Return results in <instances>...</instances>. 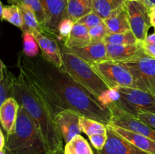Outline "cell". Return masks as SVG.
Wrapping results in <instances>:
<instances>
[{"mask_svg": "<svg viewBox=\"0 0 155 154\" xmlns=\"http://www.w3.org/2000/svg\"><path fill=\"white\" fill-rule=\"evenodd\" d=\"M17 66L53 117L60 112L71 110L105 125L109 124L108 107H103L64 69L48 62L42 54L30 57L19 52Z\"/></svg>", "mask_w": 155, "mask_h": 154, "instance_id": "obj_1", "label": "cell"}, {"mask_svg": "<svg viewBox=\"0 0 155 154\" xmlns=\"http://www.w3.org/2000/svg\"><path fill=\"white\" fill-rule=\"evenodd\" d=\"M11 97L18 101L37 125L46 153L64 154V142L54 117L21 72L12 80Z\"/></svg>", "mask_w": 155, "mask_h": 154, "instance_id": "obj_2", "label": "cell"}, {"mask_svg": "<svg viewBox=\"0 0 155 154\" xmlns=\"http://www.w3.org/2000/svg\"><path fill=\"white\" fill-rule=\"evenodd\" d=\"M4 150L6 154H47L37 125L21 106L13 131L7 134Z\"/></svg>", "mask_w": 155, "mask_h": 154, "instance_id": "obj_3", "label": "cell"}, {"mask_svg": "<svg viewBox=\"0 0 155 154\" xmlns=\"http://www.w3.org/2000/svg\"><path fill=\"white\" fill-rule=\"evenodd\" d=\"M60 47L64 63L62 69L101 104V100L110 90V87L89 63L78 56L65 51L61 45Z\"/></svg>", "mask_w": 155, "mask_h": 154, "instance_id": "obj_4", "label": "cell"}, {"mask_svg": "<svg viewBox=\"0 0 155 154\" xmlns=\"http://www.w3.org/2000/svg\"><path fill=\"white\" fill-rule=\"evenodd\" d=\"M120 98L114 104L134 117L142 113L155 114V95L133 88L116 87Z\"/></svg>", "mask_w": 155, "mask_h": 154, "instance_id": "obj_5", "label": "cell"}, {"mask_svg": "<svg viewBox=\"0 0 155 154\" xmlns=\"http://www.w3.org/2000/svg\"><path fill=\"white\" fill-rule=\"evenodd\" d=\"M130 71L134 77L136 88L155 95V59L145 52L138 57L119 62Z\"/></svg>", "mask_w": 155, "mask_h": 154, "instance_id": "obj_6", "label": "cell"}, {"mask_svg": "<svg viewBox=\"0 0 155 154\" xmlns=\"http://www.w3.org/2000/svg\"><path fill=\"white\" fill-rule=\"evenodd\" d=\"M90 65L110 88H114L117 86L136 88L133 74L122 63L113 60H105L90 63Z\"/></svg>", "mask_w": 155, "mask_h": 154, "instance_id": "obj_7", "label": "cell"}, {"mask_svg": "<svg viewBox=\"0 0 155 154\" xmlns=\"http://www.w3.org/2000/svg\"><path fill=\"white\" fill-rule=\"evenodd\" d=\"M130 30L138 41L143 42L151 27L149 10L141 1H126Z\"/></svg>", "mask_w": 155, "mask_h": 154, "instance_id": "obj_8", "label": "cell"}, {"mask_svg": "<svg viewBox=\"0 0 155 154\" xmlns=\"http://www.w3.org/2000/svg\"><path fill=\"white\" fill-rule=\"evenodd\" d=\"M107 107L110 113V120L109 124L142 134L155 140V129L154 128L132 115L123 111L114 103L109 104Z\"/></svg>", "mask_w": 155, "mask_h": 154, "instance_id": "obj_9", "label": "cell"}, {"mask_svg": "<svg viewBox=\"0 0 155 154\" xmlns=\"http://www.w3.org/2000/svg\"><path fill=\"white\" fill-rule=\"evenodd\" d=\"M81 115L71 110L60 112L54 116V122L58 129L63 142L68 143L73 137L81 134L80 125Z\"/></svg>", "mask_w": 155, "mask_h": 154, "instance_id": "obj_10", "label": "cell"}, {"mask_svg": "<svg viewBox=\"0 0 155 154\" xmlns=\"http://www.w3.org/2000/svg\"><path fill=\"white\" fill-rule=\"evenodd\" d=\"M107 126V140L104 147L94 154H149L141 150Z\"/></svg>", "mask_w": 155, "mask_h": 154, "instance_id": "obj_11", "label": "cell"}, {"mask_svg": "<svg viewBox=\"0 0 155 154\" xmlns=\"http://www.w3.org/2000/svg\"><path fill=\"white\" fill-rule=\"evenodd\" d=\"M32 34L39 44L42 57L54 66L63 67L61 49L58 39L54 36L39 31L33 32Z\"/></svg>", "mask_w": 155, "mask_h": 154, "instance_id": "obj_12", "label": "cell"}, {"mask_svg": "<svg viewBox=\"0 0 155 154\" xmlns=\"http://www.w3.org/2000/svg\"><path fill=\"white\" fill-rule=\"evenodd\" d=\"M48 18V28L51 36L58 39L59 23L66 17L68 0H39Z\"/></svg>", "mask_w": 155, "mask_h": 154, "instance_id": "obj_13", "label": "cell"}, {"mask_svg": "<svg viewBox=\"0 0 155 154\" xmlns=\"http://www.w3.org/2000/svg\"><path fill=\"white\" fill-rule=\"evenodd\" d=\"M61 46L65 51L78 56L89 64L92 63L109 60L106 45L104 42L90 43L89 45L81 48H77V47L69 48H65L63 44H61Z\"/></svg>", "mask_w": 155, "mask_h": 154, "instance_id": "obj_14", "label": "cell"}, {"mask_svg": "<svg viewBox=\"0 0 155 154\" xmlns=\"http://www.w3.org/2000/svg\"><path fill=\"white\" fill-rule=\"evenodd\" d=\"M105 45L109 60L116 62L132 60L144 52L142 42H140L134 45Z\"/></svg>", "mask_w": 155, "mask_h": 154, "instance_id": "obj_15", "label": "cell"}, {"mask_svg": "<svg viewBox=\"0 0 155 154\" xmlns=\"http://www.w3.org/2000/svg\"><path fill=\"white\" fill-rule=\"evenodd\" d=\"M107 125L117 134L133 143L134 146L140 149L141 150L148 152L149 154H155V140L148 138L142 134L124 129V128L111 125V124H108Z\"/></svg>", "mask_w": 155, "mask_h": 154, "instance_id": "obj_16", "label": "cell"}, {"mask_svg": "<svg viewBox=\"0 0 155 154\" xmlns=\"http://www.w3.org/2000/svg\"><path fill=\"white\" fill-rule=\"evenodd\" d=\"M19 107L18 101L12 97L8 98L0 107V125L7 134L13 131Z\"/></svg>", "mask_w": 155, "mask_h": 154, "instance_id": "obj_17", "label": "cell"}, {"mask_svg": "<svg viewBox=\"0 0 155 154\" xmlns=\"http://www.w3.org/2000/svg\"><path fill=\"white\" fill-rule=\"evenodd\" d=\"M108 33H124L130 30L128 13L125 5L114 12L108 18L104 20Z\"/></svg>", "mask_w": 155, "mask_h": 154, "instance_id": "obj_18", "label": "cell"}, {"mask_svg": "<svg viewBox=\"0 0 155 154\" xmlns=\"http://www.w3.org/2000/svg\"><path fill=\"white\" fill-rule=\"evenodd\" d=\"M91 43L89 30L83 24L76 22L68 39L64 42L65 48H81Z\"/></svg>", "mask_w": 155, "mask_h": 154, "instance_id": "obj_19", "label": "cell"}, {"mask_svg": "<svg viewBox=\"0 0 155 154\" xmlns=\"http://www.w3.org/2000/svg\"><path fill=\"white\" fill-rule=\"evenodd\" d=\"M92 0H68L65 18L76 23L80 18L92 12Z\"/></svg>", "mask_w": 155, "mask_h": 154, "instance_id": "obj_20", "label": "cell"}, {"mask_svg": "<svg viewBox=\"0 0 155 154\" xmlns=\"http://www.w3.org/2000/svg\"><path fill=\"white\" fill-rule=\"evenodd\" d=\"M126 0H92L93 11L101 19L108 18L112 14L125 5Z\"/></svg>", "mask_w": 155, "mask_h": 154, "instance_id": "obj_21", "label": "cell"}, {"mask_svg": "<svg viewBox=\"0 0 155 154\" xmlns=\"http://www.w3.org/2000/svg\"><path fill=\"white\" fill-rule=\"evenodd\" d=\"M8 2L11 5H23L30 8L34 12L38 22L43 29L44 33L50 35L48 28V18L39 0H8Z\"/></svg>", "mask_w": 155, "mask_h": 154, "instance_id": "obj_22", "label": "cell"}, {"mask_svg": "<svg viewBox=\"0 0 155 154\" xmlns=\"http://www.w3.org/2000/svg\"><path fill=\"white\" fill-rule=\"evenodd\" d=\"M18 6L19 7L21 14H22L23 26L21 28L22 33H33L35 31L44 33L43 29L38 22L34 12L27 6L23 5H20Z\"/></svg>", "mask_w": 155, "mask_h": 154, "instance_id": "obj_23", "label": "cell"}, {"mask_svg": "<svg viewBox=\"0 0 155 154\" xmlns=\"http://www.w3.org/2000/svg\"><path fill=\"white\" fill-rule=\"evenodd\" d=\"M64 154H94V152L87 140L79 134L65 143Z\"/></svg>", "mask_w": 155, "mask_h": 154, "instance_id": "obj_24", "label": "cell"}, {"mask_svg": "<svg viewBox=\"0 0 155 154\" xmlns=\"http://www.w3.org/2000/svg\"><path fill=\"white\" fill-rule=\"evenodd\" d=\"M15 75L8 70L0 59V107L11 97L12 80Z\"/></svg>", "mask_w": 155, "mask_h": 154, "instance_id": "obj_25", "label": "cell"}, {"mask_svg": "<svg viewBox=\"0 0 155 154\" xmlns=\"http://www.w3.org/2000/svg\"><path fill=\"white\" fill-rule=\"evenodd\" d=\"M80 125L82 132L85 133L88 137L93 134H107V126L98 121L81 116L80 119Z\"/></svg>", "mask_w": 155, "mask_h": 154, "instance_id": "obj_26", "label": "cell"}, {"mask_svg": "<svg viewBox=\"0 0 155 154\" xmlns=\"http://www.w3.org/2000/svg\"><path fill=\"white\" fill-rule=\"evenodd\" d=\"M103 42L114 45H134L139 42L131 30L124 33H108Z\"/></svg>", "mask_w": 155, "mask_h": 154, "instance_id": "obj_27", "label": "cell"}, {"mask_svg": "<svg viewBox=\"0 0 155 154\" xmlns=\"http://www.w3.org/2000/svg\"><path fill=\"white\" fill-rule=\"evenodd\" d=\"M3 20L10 24L21 28L23 26V18L19 7L16 5H10L3 7Z\"/></svg>", "mask_w": 155, "mask_h": 154, "instance_id": "obj_28", "label": "cell"}, {"mask_svg": "<svg viewBox=\"0 0 155 154\" xmlns=\"http://www.w3.org/2000/svg\"><path fill=\"white\" fill-rule=\"evenodd\" d=\"M23 53L26 56L33 57L39 54V46L34 36L30 33H23Z\"/></svg>", "mask_w": 155, "mask_h": 154, "instance_id": "obj_29", "label": "cell"}, {"mask_svg": "<svg viewBox=\"0 0 155 154\" xmlns=\"http://www.w3.org/2000/svg\"><path fill=\"white\" fill-rule=\"evenodd\" d=\"M89 34L90 36L91 43L100 42H103L105 36L108 34V30L107 26L103 21L99 25L89 30Z\"/></svg>", "mask_w": 155, "mask_h": 154, "instance_id": "obj_30", "label": "cell"}, {"mask_svg": "<svg viewBox=\"0 0 155 154\" xmlns=\"http://www.w3.org/2000/svg\"><path fill=\"white\" fill-rule=\"evenodd\" d=\"M75 22L68 18H64L59 23L58 27V40H63L64 42L69 36Z\"/></svg>", "mask_w": 155, "mask_h": 154, "instance_id": "obj_31", "label": "cell"}, {"mask_svg": "<svg viewBox=\"0 0 155 154\" xmlns=\"http://www.w3.org/2000/svg\"><path fill=\"white\" fill-rule=\"evenodd\" d=\"M103 21H104L98 14H96L95 12L92 11L90 14H89L84 16L83 18H80V20L77 21V23L83 24L88 30H90V29L99 25Z\"/></svg>", "mask_w": 155, "mask_h": 154, "instance_id": "obj_32", "label": "cell"}, {"mask_svg": "<svg viewBox=\"0 0 155 154\" xmlns=\"http://www.w3.org/2000/svg\"><path fill=\"white\" fill-rule=\"evenodd\" d=\"M91 143L96 150H100L104 147L107 140V134H93L89 137Z\"/></svg>", "mask_w": 155, "mask_h": 154, "instance_id": "obj_33", "label": "cell"}, {"mask_svg": "<svg viewBox=\"0 0 155 154\" xmlns=\"http://www.w3.org/2000/svg\"><path fill=\"white\" fill-rule=\"evenodd\" d=\"M136 118L155 129V114L149 113H142L138 115Z\"/></svg>", "mask_w": 155, "mask_h": 154, "instance_id": "obj_34", "label": "cell"}, {"mask_svg": "<svg viewBox=\"0 0 155 154\" xmlns=\"http://www.w3.org/2000/svg\"><path fill=\"white\" fill-rule=\"evenodd\" d=\"M142 48L145 54L155 59V45L142 42Z\"/></svg>", "mask_w": 155, "mask_h": 154, "instance_id": "obj_35", "label": "cell"}, {"mask_svg": "<svg viewBox=\"0 0 155 154\" xmlns=\"http://www.w3.org/2000/svg\"><path fill=\"white\" fill-rule=\"evenodd\" d=\"M143 42L147 44H151V45H155V32L152 34L148 35L145 39V40Z\"/></svg>", "mask_w": 155, "mask_h": 154, "instance_id": "obj_36", "label": "cell"}, {"mask_svg": "<svg viewBox=\"0 0 155 154\" xmlns=\"http://www.w3.org/2000/svg\"><path fill=\"white\" fill-rule=\"evenodd\" d=\"M140 1L146 6L148 10L155 5V0H140Z\"/></svg>", "mask_w": 155, "mask_h": 154, "instance_id": "obj_37", "label": "cell"}, {"mask_svg": "<svg viewBox=\"0 0 155 154\" xmlns=\"http://www.w3.org/2000/svg\"><path fill=\"white\" fill-rule=\"evenodd\" d=\"M5 145V136L3 134L2 131L0 128V151L4 149Z\"/></svg>", "mask_w": 155, "mask_h": 154, "instance_id": "obj_38", "label": "cell"}, {"mask_svg": "<svg viewBox=\"0 0 155 154\" xmlns=\"http://www.w3.org/2000/svg\"><path fill=\"white\" fill-rule=\"evenodd\" d=\"M150 18H151V27H154V28H155V14H150Z\"/></svg>", "mask_w": 155, "mask_h": 154, "instance_id": "obj_39", "label": "cell"}, {"mask_svg": "<svg viewBox=\"0 0 155 154\" xmlns=\"http://www.w3.org/2000/svg\"><path fill=\"white\" fill-rule=\"evenodd\" d=\"M149 12H150V14H155V5L153 6L151 8L149 9Z\"/></svg>", "mask_w": 155, "mask_h": 154, "instance_id": "obj_40", "label": "cell"}, {"mask_svg": "<svg viewBox=\"0 0 155 154\" xmlns=\"http://www.w3.org/2000/svg\"><path fill=\"white\" fill-rule=\"evenodd\" d=\"M0 154H6V152H5V151L4 149H3V150L0 151Z\"/></svg>", "mask_w": 155, "mask_h": 154, "instance_id": "obj_41", "label": "cell"}, {"mask_svg": "<svg viewBox=\"0 0 155 154\" xmlns=\"http://www.w3.org/2000/svg\"><path fill=\"white\" fill-rule=\"evenodd\" d=\"M126 1H140V0H126Z\"/></svg>", "mask_w": 155, "mask_h": 154, "instance_id": "obj_42", "label": "cell"}, {"mask_svg": "<svg viewBox=\"0 0 155 154\" xmlns=\"http://www.w3.org/2000/svg\"><path fill=\"white\" fill-rule=\"evenodd\" d=\"M154 32H155V28H154Z\"/></svg>", "mask_w": 155, "mask_h": 154, "instance_id": "obj_43", "label": "cell"}]
</instances>
